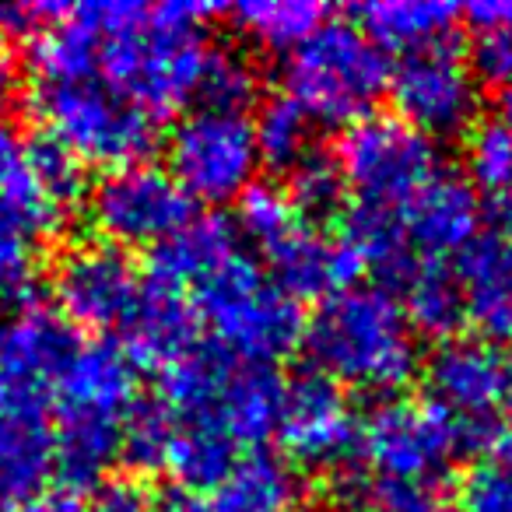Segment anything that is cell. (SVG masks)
Returning a JSON list of instances; mask_svg holds the SVG:
<instances>
[{"label":"cell","instance_id":"6da1fadb","mask_svg":"<svg viewBox=\"0 0 512 512\" xmlns=\"http://www.w3.org/2000/svg\"><path fill=\"white\" fill-rule=\"evenodd\" d=\"M95 32V78L113 85L151 116L172 113L200 95L214 43L211 4H78Z\"/></svg>","mask_w":512,"mask_h":512},{"label":"cell","instance_id":"7a4b0ae2","mask_svg":"<svg viewBox=\"0 0 512 512\" xmlns=\"http://www.w3.org/2000/svg\"><path fill=\"white\" fill-rule=\"evenodd\" d=\"M316 372L341 390L397 393L421 365L418 334L397 295L379 285H348L320 302L302 334Z\"/></svg>","mask_w":512,"mask_h":512},{"label":"cell","instance_id":"3957f363","mask_svg":"<svg viewBox=\"0 0 512 512\" xmlns=\"http://www.w3.org/2000/svg\"><path fill=\"white\" fill-rule=\"evenodd\" d=\"M141 404L137 362L109 341H81L53 390L57 470L71 488L99 484L123 456L127 421Z\"/></svg>","mask_w":512,"mask_h":512},{"label":"cell","instance_id":"277c9868","mask_svg":"<svg viewBox=\"0 0 512 512\" xmlns=\"http://www.w3.org/2000/svg\"><path fill=\"white\" fill-rule=\"evenodd\" d=\"M285 383L271 365H249L200 348L162 372V400L172 421L221 439L242 453L278 432Z\"/></svg>","mask_w":512,"mask_h":512},{"label":"cell","instance_id":"5b68a950","mask_svg":"<svg viewBox=\"0 0 512 512\" xmlns=\"http://www.w3.org/2000/svg\"><path fill=\"white\" fill-rule=\"evenodd\" d=\"M190 306L221 355L249 365L281 362L306 334L299 302L246 253H235L190 292Z\"/></svg>","mask_w":512,"mask_h":512},{"label":"cell","instance_id":"8992f818","mask_svg":"<svg viewBox=\"0 0 512 512\" xmlns=\"http://www.w3.org/2000/svg\"><path fill=\"white\" fill-rule=\"evenodd\" d=\"M32 113L50 141L106 172L141 162L155 144V116L102 78L36 81Z\"/></svg>","mask_w":512,"mask_h":512},{"label":"cell","instance_id":"52a82bcc","mask_svg":"<svg viewBox=\"0 0 512 512\" xmlns=\"http://www.w3.org/2000/svg\"><path fill=\"white\" fill-rule=\"evenodd\" d=\"M488 435L491 428L467 425L428 397H390L362 421L358 449L372 481L439 488L463 453L488 446Z\"/></svg>","mask_w":512,"mask_h":512},{"label":"cell","instance_id":"ba28073f","mask_svg":"<svg viewBox=\"0 0 512 512\" xmlns=\"http://www.w3.org/2000/svg\"><path fill=\"white\" fill-rule=\"evenodd\" d=\"M288 95L313 123H344L372 113L390 88L386 57L358 25L323 22L285 64Z\"/></svg>","mask_w":512,"mask_h":512},{"label":"cell","instance_id":"9c48e42d","mask_svg":"<svg viewBox=\"0 0 512 512\" xmlns=\"http://www.w3.org/2000/svg\"><path fill=\"white\" fill-rule=\"evenodd\" d=\"M355 204L400 211L428 179L442 172L439 144L397 113H369L341 134L334 151Z\"/></svg>","mask_w":512,"mask_h":512},{"label":"cell","instance_id":"30bf717a","mask_svg":"<svg viewBox=\"0 0 512 512\" xmlns=\"http://www.w3.org/2000/svg\"><path fill=\"white\" fill-rule=\"evenodd\" d=\"M260 148L242 109L197 106L169 134V172L190 200L228 204L256 183Z\"/></svg>","mask_w":512,"mask_h":512},{"label":"cell","instance_id":"8fae6325","mask_svg":"<svg viewBox=\"0 0 512 512\" xmlns=\"http://www.w3.org/2000/svg\"><path fill=\"white\" fill-rule=\"evenodd\" d=\"M88 221L109 246L155 249L190 221V197L169 169L130 162L102 172L92 186Z\"/></svg>","mask_w":512,"mask_h":512},{"label":"cell","instance_id":"7c38bea8","mask_svg":"<svg viewBox=\"0 0 512 512\" xmlns=\"http://www.w3.org/2000/svg\"><path fill=\"white\" fill-rule=\"evenodd\" d=\"M390 92L400 120L432 141L467 134L481 113V81L453 39L400 57L390 71Z\"/></svg>","mask_w":512,"mask_h":512},{"label":"cell","instance_id":"4fadbf2b","mask_svg":"<svg viewBox=\"0 0 512 512\" xmlns=\"http://www.w3.org/2000/svg\"><path fill=\"white\" fill-rule=\"evenodd\" d=\"M144 281L127 249L109 242H78L53 267V302L67 327L116 330L127 327Z\"/></svg>","mask_w":512,"mask_h":512},{"label":"cell","instance_id":"5bb4252c","mask_svg":"<svg viewBox=\"0 0 512 512\" xmlns=\"http://www.w3.org/2000/svg\"><path fill=\"white\" fill-rule=\"evenodd\" d=\"M81 337L53 309H18L0 320V411L53 407L60 372L78 351Z\"/></svg>","mask_w":512,"mask_h":512},{"label":"cell","instance_id":"9a60e30c","mask_svg":"<svg viewBox=\"0 0 512 512\" xmlns=\"http://www.w3.org/2000/svg\"><path fill=\"white\" fill-rule=\"evenodd\" d=\"M428 400L467 425L491 421L512 404V348L481 334H453L425 362Z\"/></svg>","mask_w":512,"mask_h":512},{"label":"cell","instance_id":"2e32d148","mask_svg":"<svg viewBox=\"0 0 512 512\" xmlns=\"http://www.w3.org/2000/svg\"><path fill=\"white\" fill-rule=\"evenodd\" d=\"M358 432L362 425L351 411L348 393L330 383L327 376L306 372V376L285 383V400H281V418L274 435L295 463L327 470V474L351 467Z\"/></svg>","mask_w":512,"mask_h":512},{"label":"cell","instance_id":"e0dca14e","mask_svg":"<svg viewBox=\"0 0 512 512\" xmlns=\"http://www.w3.org/2000/svg\"><path fill=\"white\" fill-rule=\"evenodd\" d=\"M264 249L267 267L264 271L292 295L299 299H330L334 292L351 285L362 267H358L355 253L348 249L344 239L320 232L309 218H295L285 232L274 235Z\"/></svg>","mask_w":512,"mask_h":512},{"label":"cell","instance_id":"ac0fdd59","mask_svg":"<svg viewBox=\"0 0 512 512\" xmlns=\"http://www.w3.org/2000/svg\"><path fill=\"white\" fill-rule=\"evenodd\" d=\"M407 246L425 260L460 253L481 232V197L470 179L439 172L400 207Z\"/></svg>","mask_w":512,"mask_h":512},{"label":"cell","instance_id":"d6986e66","mask_svg":"<svg viewBox=\"0 0 512 512\" xmlns=\"http://www.w3.org/2000/svg\"><path fill=\"white\" fill-rule=\"evenodd\" d=\"M456 278L463 288L467 316L481 337L512 348V232L481 228L456 253Z\"/></svg>","mask_w":512,"mask_h":512},{"label":"cell","instance_id":"ffe728a7","mask_svg":"<svg viewBox=\"0 0 512 512\" xmlns=\"http://www.w3.org/2000/svg\"><path fill=\"white\" fill-rule=\"evenodd\" d=\"M235 253H242L239 228L218 214H200L151 249V285L190 299V292H197Z\"/></svg>","mask_w":512,"mask_h":512},{"label":"cell","instance_id":"44dd1931","mask_svg":"<svg viewBox=\"0 0 512 512\" xmlns=\"http://www.w3.org/2000/svg\"><path fill=\"white\" fill-rule=\"evenodd\" d=\"M123 334H127V355L137 365L144 362L158 372L200 351V320L190 299L158 285H144V295Z\"/></svg>","mask_w":512,"mask_h":512},{"label":"cell","instance_id":"7402d4cb","mask_svg":"<svg viewBox=\"0 0 512 512\" xmlns=\"http://www.w3.org/2000/svg\"><path fill=\"white\" fill-rule=\"evenodd\" d=\"M57 470V442L46 411H0V505L43 495Z\"/></svg>","mask_w":512,"mask_h":512},{"label":"cell","instance_id":"603a6c76","mask_svg":"<svg viewBox=\"0 0 512 512\" xmlns=\"http://www.w3.org/2000/svg\"><path fill=\"white\" fill-rule=\"evenodd\" d=\"M358 29L379 46V50L418 53L425 46L446 43L460 11L446 0H372L355 11Z\"/></svg>","mask_w":512,"mask_h":512},{"label":"cell","instance_id":"cb8c5ba5","mask_svg":"<svg viewBox=\"0 0 512 512\" xmlns=\"http://www.w3.org/2000/svg\"><path fill=\"white\" fill-rule=\"evenodd\" d=\"M397 302L404 309L407 323L414 327V334H428V337H446L456 334V327L467 316L463 306V288L456 271H449L442 260H425L418 256L411 264V271L397 281Z\"/></svg>","mask_w":512,"mask_h":512},{"label":"cell","instance_id":"d4e9b609","mask_svg":"<svg viewBox=\"0 0 512 512\" xmlns=\"http://www.w3.org/2000/svg\"><path fill=\"white\" fill-rule=\"evenodd\" d=\"M228 18L242 36L264 50L292 53L327 22V8L316 0H242L228 11Z\"/></svg>","mask_w":512,"mask_h":512},{"label":"cell","instance_id":"484cf974","mask_svg":"<svg viewBox=\"0 0 512 512\" xmlns=\"http://www.w3.org/2000/svg\"><path fill=\"white\" fill-rule=\"evenodd\" d=\"M313 127L316 123L309 120L306 109H302L292 95L271 99L253 120L260 162H271L274 169H285V172L292 169V165H299L309 151H316Z\"/></svg>","mask_w":512,"mask_h":512},{"label":"cell","instance_id":"4316f807","mask_svg":"<svg viewBox=\"0 0 512 512\" xmlns=\"http://www.w3.org/2000/svg\"><path fill=\"white\" fill-rule=\"evenodd\" d=\"M470 186H481L488 197H505L512 190V127L502 120H477L467 130L463 148Z\"/></svg>","mask_w":512,"mask_h":512},{"label":"cell","instance_id":"83f0119b","mask_svg":"<svg viewBox=\"0 0 512 512\" xmlns=\"http://www.w3.org/2000/svg\"><path fill=\"white\" fill-rule=\"evenodd\" d=\"M288 200L295 204V211L302 218H320V214H334L337 204L344 200L348 186L341 179L334 155H323V151H309L299 165L288 169Z\"/></svg>","mask_w":512,"mask_h":512},{"label":"cell","instance_id":"f1b7e54d","mask_svg":"<svg viewBox=\"0 0 512 512\" xmlns=\"http://www.w3.org/2000/svg\"><path fill=\"white\" fill-rule=\"evenodd\" d=\"M253 95H256V71L249 67V60L232 50L214 46L211 64H207V74H204V85H200V95H197L200 106L242 109V113H246Z\"/></svg>","mask_w":512,"mask_h":512},{"label":"cell","instance_id":"f546056e","mask_svg":"<svg viewBox=\"0 0 512 512\" xmlns=\"http://www.w3.org/2000/svg\"><path fill=\"white\" fill-rule=\"evenodd\" d=\"M299 218L295 204L288 200L285 186L253 183L239 197V232L249 235L256 246H267L278 232H285Z\"/></svg>","mask_w":512,"mask_h":512},{"label":"cell","instance_id":"4dcf8cb0","mask_svg":"<svg viewBox=\"0 0 512 512\" xmlns=\"http://www.w3.org/2000/svg\"><path fill=\"white\" fill-rule=\"evenodd\" d=\"M25 162H29L32 176L46 186V193L71 211L74 200H78V193H81V162L78 158L43 134V137H36V141L25 144Z\"/></svg>","mask_w":512,"mask_h":512},{"label":"cell","instance_id":"1f68e13d","mask_svg":"<svg viewBox=\"0 0 512 512\" xmlns=\"http://www.w3.org/2000/svg\"><path fill=\"white\" fill-rule=\"evenodd\" d=\"M460 512H512V470L477 460L460 481Z\"/></svg>","mask_w":512,"mask_h":512},{"label":"cell","instance_id":"d6a6232c","mask_svg":"<svg viewBox=\"0 0 512 512\" xmlns=\"http://www.w3.org/2000/svg\"><path fill=\"white\" fill-rule=\"evenodd\" d=\"M39 256V239H32L29 232L8 221L0 214V295L22 292L32 281Z\"/></svg>","mask_w":512,"mask_h":512},{"label":"cell","instance_id":"836d02e7","mask_svg":"<svg viewBox=\"0 0 512 512\" xmlns=\"http://www.w3.org/2000/svg\"><path fill=\"white\" fill-rule=\"evenodd\" d=\"M470 67L484 85H512V29H484L470 46Z\"/></svg>","mask_w":512,"mask_h":512},{"label":"cell","instance_id":"e575fe53","mask_svg":"<svg viewBox=\"0 0 512 512\" xmlns=\"http://www.w3.org/2000/svg\"><path fill=\"white\" fill-rule=\"evenodd\" d=\"M369 512H439V488L369 477Z\"/></svg>","mask_w":512,"mask_h":512},{"label":"cell","instance_id":"d590c367","mask_svg":"<svg viewBox=\"0 0 512 512\" xmlns=\"http://www.w3.org/2000/svg\"><path fill=\"white\" fill-rule=\"evenodd\" d=\"M85 512H162L151 495L148 484L134 481V477H120V481H106L85 505Z\"/></svg>","mask_w":512,"mask_h":512},{"label":"cell","instance_id":"8d00e7d4","mask_svg":"<svg viewBox=\"0 0 512 512\" xmlns=\"http://www.w3.org/2000/svg\"><path fill=\"white\" fill-rule=\"evenodd\" d=\"M60 4H29V0H0V36L36 39L57 18Z\"/></svg>","mask_w":512,"mask_h":512},{"label":"cell","instance_id":"74e56055","mask_svg":"<svg viewBox=\"0 0 512 512\" xmlns=\"http://www.w3.org/2000/svg\"><path fill=\"white\" fill-rule=\"evenodd\" d=\"M463 15L477 32L512 29V0H474V4L463 8Z\"/></svg>","mask_w":512,"mask_h":512},{"label":"cell","instance_id":"f35d334b","mask_svg":"<svg viewBox=\"0 0 512 512\" xmlns=\"http://www.w3.org/2000/svg\"><path fill=\"white\" fill-rule=\"evenodd\" d=\"M22 158H25V144L18 137V130L8 123V116H0V190L11 183L18 169H22Z\"/></svg>","mask_w":512,"mask_h":512},{"label":"cell","instance_id":"ab89813d","mask_svg":"<svg viewBox=\"0 0 512 512\" xmlns=\"http://www.w3.org/2000/svg\"><path fill=\"white\" fill-rule=\"evenodd\" d=\"M4 512H85V505L71 491H46V495H32Z\"/></svg>","mask_w":512,"mask_h":512},{"label":"cell","instance_id":"60d3db41","mask_svg":"<svg viewBox=\"0 0 512 512\" xmlns=\"http://www.w3.org/2000/svg\"><path fill=\"white\" fill-rule=\"evenodd\" d=\"M484 449H488V460H495V463H502V467L512 470V421L502 428H491L488 446Z\"/></svg>","mask_w":512,"mask_h":512},{"label":"cell","instance_id":"b9f144b4","mask_svg":"<svg viewBox=\"0 0 512 512\" xmlns=\"http://www.w3.org/2000/svg\"><path fill=\"white\" fill-rule=\"evenodd\" d=\"M498 109H502V116H498V120L512 127V85L502 88V95H498Z\"/></svg>","mask_w":512,"mask_h":512},{"label":"cell","instance_id":"7bdbcfd3","mask_svg":"<svg viewBox=\"0 0 512 512\" xmlns=\"http://www.w3.org/2000/svg\"><path fill=\"white\" fill-rule=\"evenodd\" d=\"M8 88V71H4V60H0V92Z\"/></svg>","mask_w":512,"mask_h":512},{"label":"cell","instance_id":"ee69618b","mask_svg":"<svg viewBox=\"0 0 512 512\" xmlns=\"http://www.w3.org/2000/svg\"><path fill=\"white\" fill-rule=\"evenodd\" d=\"M0 302H4V295H0Z\"/></svg>","mask_w":512,"mask_h":512}]
</instances>
